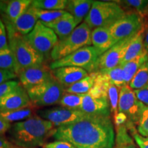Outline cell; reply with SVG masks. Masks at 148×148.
Wrapping results in <instances>:
<instances>
[{
  "instance_id": "cell-1",
  "label": "cell",
  "mask_w": 148,
  "mask_h": 148,
  "mask_svg": "<svg viewBox=\"0 0 148 148\" xmlns=\"http://www.w3.org/2000/svg\"><path fill=\"white\" fill-rule=\"evenodd\" d=\"M52 136L75 148H114L115 134L110 116L85 114L55 129Z\"/></svg>"
},
{
  "instance_id": "cell-2",
  "label": "cell",
  "mask_w": 148,
  "mask_h": 148,
  "mask_svg": "<svg viewBox=\"0 0 148 148\" xmlns=\"http://www.w3.org/2000/svg\"><path fill=\"white\" fill-rule=\"evenodd\" d=\"M55 126L39 116L16 122L8 130L9 140L20 148H36L43 146L49 136H52Z\"/></svg>"
},
{
  "instance_id": "cell-3",
  "label": "cell",
  "mask_w": 148,
  "mask_h": 148,
  "mask_svg": "<svg viewBox=\"0 0 148 148\" xmlns=\"http://www.w3.org/2000/svg\"><path fill=\"white\" fill-rule=\"evenodd\" d=\"M8 47L13 53L16 64V74L22 70L37 64H43L45 56L40 54L25 40L23 36L10 27H5Z\"/></svg>"
},
{
  "instance_id": "cell-4",
  "label": "cell",
  "mask_w": 148,
  "mask_h": 148,
  "mask_svg": "<svg viewBox=\"0 0 148 148\" xmlns=\"http://www.w3.org/2000/svg\"><path fill=\"white\" fill-rule=\"evenodd\" d=\"M91 29L85 22L80 23L64 39L59 40L50 53L53 61L60 60L81 48L90 46Z\"/></svg>"
},
{
  "instance_id": "cell-5",
  "label": "cell",
  "mask_w": 148,
  "mask_h": 148,
  "mask_svg": "<svg viewBox=\"0 0 148 148\" xmlns=\"http://www.w3.org/2000/svg\"><path fill=\"white\" fill-rule=\"evenodd\" d=\"M125 14L123 9L114 1H93L84 22L90 29L110 27Z\"/></svg>"
},
{
  "instance_id": "cell-6",
  "label": "cell",
  "mask_w": 148,
  "mask_h": 148,
  "mask_svg": "<svg viewBox=\"0 0 148 148\" xmlns=\"http://www.w3.org/2000/svg\"><path fill=\"white\" fill-rule=\"evenodd\" d=\"M31 102L34 106L44 107L59 103L64 93V88L54 77L27 90Z\"/></svg>"
},
{
  "instance_id": "cell-7",
  "label": "cell",
  "mask_w": 148,
  "mask_h": 148,
  "mask_svg": "<svg viewBox=\"0 0 148 148\" xmlns=\"http://www.w3.org/2000/svg\"><path fill=\"white\" fill-rule=\"evenodd\" d=\"M99 56H100L95 47L86 46L63 58L52 61L49 68L53 70L63 66H75L82 68L88 73H91L96 71L97 62Z\"/></svg>"
},
{
  "instance_id": "cell-8",
  "label": "cell",
  "mask_w": 148,
  "mask_h": 148,
  "mask_svg": "<svg viewBox=\"0 0 148 148\" xmlns=\"http://www.w3.org/2000/svg\"><path fill=\"white\" fill-rule=\"evenodd\" d=\"M23 37L35 50L44 56L51 53L59 40L58 36L52 29L39 20L32 32Z\"/></svg>"
},
{
  "instance_id": "cell-9",
  "label": "cell",
  "mask_w": 148,
  "mask_h": 148,
  "mask_svg": "<svg viewBox=\"0 0 148 148\" xmlns=\"http://www.w3.org/2000/svg\"><path fill=\"white\" fill-rule=\"evenodd\" d=\"M145 105L139 101L132 88L128 84L120 88L118 112L126 114L129 122L137 123L140 112Z\"/></svg>"
},
{
  "instance_id": "cell-10",
  "label": "cell",
  "mask_w": 148,
  "mask_h": 148,
  "mask_svg": "<svg viewBox=\"0 0 148 148\" xmlns=\"http://www.w3.org/2000/svg\"><path fill=\"white\" fill-rule=\"evenodd\" d=\"M144 27L140 14L135 12L125 16L109 27L110 32L116 42L134 36Z\"/></svg>"
},
{
  "instance_id": "cell-11",
  "label": "cell",
  "mask_w": 148,
  "mask_h": 148,
  "mask_svg": "<svg viewBox=\"0 0 148 148\" xmlns=\"http://www.w3.org/2000/svg\"><path fill=\"white\" fill-rule=\"evenodd\" d=\"M133 37L134 36L120 40L101 54L98 58L96 71H107L120 65Z\"/></svg>"
},
{
  "instance_id": "cell-12",
  "label": "cell",
  "mask_w": 148,
  "mask_h": 148,
  "mask_svg": "<svg viewBox=\"0 0 148 148\" xmlns=\"http://www.w3.org/2000/svg\"><path fill=\"white\" fill-rule=\"evenodd\" d=\"M38 114L42 119L49 121L58 127L76 121L86 114L80 110L57 107L40 110L38 111Z\"/></svg>"
},
{
  "instance_id": "cell-13",
  "label": "cell",
  "mask_w": 148,
  "mask_h": 148,
  "mask_svg": "<svg viewBox=\"0 0 148 148\" xmlns=\"http://www.w3.org/2000/svg\"><path fill=\"white\" fill-rule=\"evenodd\" d=\"M18 76L21 84L27 90L46 82L53 75L50 68L41 64L22 70L18 73Z\"/></svg>"
},
{
  "instance_id": "cell-14",
  "label": "cell",
  "mask_w": 148,
  "mask_h": 148,
  "mask_svg": "<svg viewBox=\"0 0 148 148\" xmlns=\"http://www.w3.org/2000/svg\"><path fill=\"white\" fill-rule=\"evenodd\" d=\"M28 94L25 88L19 84L0 99V110H14L31 106Z\"/></svg>"
},
{
  "instance_id": "cell-15",
  "label": "cell",
  "mask_w": 148,
  "mask_h": 148,
  "mask_svg": "<svg viewBox=\"0 0 148 148\" xmlns=\"http://www.w3.org/2000/svg\"><path fill=\"white\" fill-rule=\"evenodd\" d=\"M79 110L84 113L92 115L110 116V113L108 98L94 97L88 92L84 95Z\"/></svg>"
},
{
  "instance_id": "cell-16",
  "label": "cell",
  "mask_w": 148,
  "mask_h": 148,
  "mask_svg": "<svg viewBox=\"0 0 148 148\" xmlns=\"http://www.w3.org/2000/svg\"><path fill=\"white\" fill-rule=\"evenodd\" d=\"M53 77L66 88L89 75L86 70L75 66H63L52 70Z\"/></svg>"
},
{
  "instance_id": "cell-17",
  "label": "cell",
  "mask_w": 148,
  "mask_h": 148,
  "mask_svg": "<svg viewBox=\"0 0 148 148\" xmlns=\"http://www.w3.org/2000/svg\"><path fill=\"white\" fill-rule=\"evenodd\" d=\"M38 21L35 8L31 5L14 23L3 22V23L5 27H10L18 34L25 36L32 32Z\"/></svg>"
},
{
  "instance_id": "cell-18",
  "label": "cell",
  "mask_w": 148,
  "mask_h": 148,
  "mask_svg": "<svg viewBox=\"0 0 148 148\" xmlns=\"http://www.w3.org/2000/svg\"><path fill=\"white\" fill-rule=\"evenodd\" d=\"M91 41L92 47L95 48L99 56L117 42L111 34L109 27H99L94 29L91 32Z\"/></svg>"
},
{
  "instance_id": "cell-19",
  "label": "cell",
  "mask_w": 148,
  "mask_h": 148,
  "mask_svg": "<svg viewBox=\"0 0 148 148\" xmlns=\"http://www.w3.org/2000/svg\"><path fill=\"white\" fill-rule=\"evenodd\" d=\"M43 24L52 29L58 36L59 40L64 39L66 36H69L79 25L76 20L73 18V16L69 12L58 19L55 20L54 21Z\"/></svg>"
},
{
  "instance_id": "cell-20",
  "label": "cell",
  "mask_w": 148,
  "mask_h": 148,
  "mask_svg": "<svg viewBox=\"0 0 148 148\" xmlns=\"http://www.w3.org/2000/svg\"><path fill=\"white\" fill-rule=\"evenodd\" d=\"M32 0H12L8 1L5 12L2 15L3 22L14 23L32 5Z\"/></svg>"
},
{
  "instance_id": "cell-21",
  "label": "cell",
  "mask_w": 148,
  "mask_h": 148,
  "mask_svg": "<svg viewBox=\"0 0 148 148\" xmlns=\"http://www.w3.org/2000/svg\"><path fill=\"white\" fill-rule=\"evenodd\" d=\"M92 3V0H70L68 1L65 10L80 24L88 15Z\"/></svg>"
},
{
  "instance_id": "cell-22",
  "label": "cell",
  "mask_w": 148,
  "mask_h": 148,
  "mask_svg": "<svg viewBox=\"0 0 148 148\" xmlns=\"http://www.w3.org/2000/svg\"><path fill=\"white\" fill-rule=\"evenodd\" d=\"M144 30L145 27H143L136 35H134L125 52V54L121 61V64H123L128 61L132 60L141 54L144 51Z\"/></svg>"
},
{
  "instance_id": "cell-23",
  "label": "cell",
  "mask_w": 148,
  "mask_h": 148,
  "mask_svg": "<svg viewBox=\"0 0 148 148\" xmlns=\"http://www.w3.org/2000/svg\"><path fill=\"white\" fill-rule=\"evenodd\" d=\"M148 62V52L146 50L143 51L141 54L132 60L121 64L123 71V77L125 84H129L130 82L132 80L133 77L138 71V70L141 67V66L145 62Z\"/></svg>"
},
{
  "instance_id": "cell-24",
  "label": "cell",
  "mask_w": 148,
  "mask_h": 148,
  "mask_svg": "<svg viewBox=\"0 0 148 148\" xmlns=\"http://www.w3.org/2000/svg\"><path fill=\"white\" fill-rule=\"evenodd\" d=\"M34 106L32 104L27 108L14 110H0V118L8 123H16L34 116Z\"/></svg>"
},
{
  "instance_id": "cell-25",
  "label": "cell",
  "mask_w": 148,
  "mask_h": 148,
  "mask_svg": "<svg viewBox=\"0 0 148 148\" xmlns=\"http://www.w3.org/2000/svg\"><path fill=\"white\" fill-rule=\"evenodd\" d=\"M95 73L93 72L90 73L88 76L75 82L69 87L64 88V92H68V93L84 95V94L88 93L93 86L95 84Z\"/></svg>"
},
{
  "instance_id": "cell-26",
  "label": "cell",
  "mask_w": 148,
  "mask_h": 148,
  "mask_svg": "<svg viewBox=\"0 0 148 148\" xmlns=\"http://www.w3.org/2000/svg\"><path fill=\"white\" fill-rule=\"evenodd\" d=\"M68 0H34L33 8L45 10H65Z\"/></svg>"
},
{
  "instance_id": "cell-27",
  "label": "cell",
  "mask_w": 148,
  "mask_h": 148,
  "mask_svg": "<svg viewBox=\"0 0 148 148\" xmlns=\"http://www.w3.org/2000/svg\"><path fill=\"white\" fill-rule=\"evenodd\" d=\"M0 69L10 71L16 74L15 59L8 46L0 49Z\"/></svg>"
},
{
  "instance_id": "cell-28",
  "label": "cell",
  "mask_w": 148,
  "mask_h": 148,
  "mask_svg": "<svg viewBox=\"0 0 148 148\" xmlns=\"http://www.w3.org/2000/svg\"><path fill=\"white\" fill-rule=\"evenodd\" d=\"M101 73L104 77L108 79L109 82L111 84L115 85V86L121 88L122 86L126 85L123 77V71L122 69V66L120 65L116 66V67L111 69L107 71H97Z\"/></svg>"
},
{
  "instance_id": "cell-29",
  "label": "cell",
  "mask_w": 148,
  "mask_h": 148,
  "mask_svg": "<svg viewBox=\"0 0 148 148\" xmlns=\"http://www.w3.org/2000/svg\"><path fill=\"white\" fill-rule=\"evenodd\" d=\"M148 84V62H145L138 70L132 80L129 83V86L133 90H138L143 88Z\"/></svg>"
},
{
  "instance_id": "cell-30",
  "label": "cell",
  "mask_w": 148,
  "mask_h": 148,
  "mask_svg": "<svg viewBox=\"0 0 148 148\" xmlns=\"http://www.w3.org/2000/svg\"><path fill=\"white\" fill-rule=\"evenodd\" d=\"M115 137V147L114 148H136V145L127 132L125 125L116 127Z\"/></svg>"
},
{
  "instance_id": "cell-31",
  "label": "cell",
  "mask_w": 148,
  "mask_h": 148,
  "mask_svg": "<svg viewBox=\"0 0 148 148\" xmlns=\"http://www.w3.org/2000/svg\"><path fill=\"white\" fill-rule=\"evenodd\" d=\"M84 95L65 92L59 101V104L64 108L79 110L82 105Z\"/></svg>"
},
{
  "instance_id": "cell-32",
  "label": "cell",
  "mask_w": 148,
  "mask_h": 148,
  "mask_svg": "<svg viewBox=\"0 0 148 148\" xmlns=\"http://www.w3.org/2000/svg\"><path fill=\"white\" fill-rule=\"evenodd\" d=\"M35 12L38 20L43 23H51L67 13L66 10H45L35 8Z\"/></svg>"
},
{
  "instance_id": "cell-33",
  "label": "cell",
  "mask_w": 148,
  "mask_h": 148,
  "mask_svg": "<svg viewBox=\"0 0 148 148\" xmlns=\"http://www.w3.org/2000/svg\"><path fill=\"white\" fill-rule=\"evenodd\" d=\"M120 88L115 85L109 82L107 88V96L110 106V112L113 114L118 113V103H119Z\"/></svg>"
},
{
  "instance_id": "cell-34",
  "label": "cell",
  "mask_w": 148,
  "mask_h": 148,
  "mask_svg": "<svg viewBox=\"0 0 148 148\" xmlns=\"http://www.w3.org/2000/svg\"><path fill=\"white\" fill-rule=\"evenodd\" d=\"M137 124L139 134L146 137L148 134V106H145L140 112Z\"/></svg>"
},
{
  "instance_id": "cell-35",
  "label": "cell",
  "mask_w": 148,
  "mask_h": 148,
  "mask_svg": "<svg viewBox=\"0 0 148 148\" xmlns=\"http://www.w3.org/2000/svg\"><path fill=\"white\" fill-rule=\"evenodd\" d=\"M126 127L130 130L131 134H132L133 138H134L136 143H137L138 147L140 148H148V137H145V136H143L138 134L136 132L134 124L132 123L127 121Z\"/></svg>"
},
{
  "instance_id": "cell-36",
  "label": "cell",
  "mask_w": 148,
  "mask_h": 148,
  "mask_svg": "<svg viewBox=\"0 0 148 148\" xmlns=\"http://www.w3.org/2000/svg\"><path fill=\"white\" fill-rule=\"evenodd\" d=\"M123 4L136 9L138 12H143L147 10L148 8V1L145 0H126L119 1Z\"/></svg>"
},
{
  "instance_id": "cell-37",
  "label": "cell",
  "mask_w": 148,
  "mask_h": 148,
  "mask_svg": "<svg viewBox=\"0 0 148 148\" xmlns=\"http://www.w3.org/2000/svg\"><path fill=\"white\" fill-rule=\"evenodd\" d=\"M20 84V82L17 80H10L0 84V99L14 89Z\"/></svg>"
},
{
  "instance_id": "cell-38",
  "label": "cell",
  "mask_w": 148,
  "mask_h": 148,
  "mask_svg": "<svg viewBox=\"0 0 148 148\" xmlns=\"http://www.w3.org/2000/svg\"><path fill=\"white\" fill-rule=\"evenodd\" d=\"M8 46V34L5 26L2 20L0 18V49Z\"/></svg>"
},
{
  "instance_id": "cell-39",
  "label": "cell",
  "mask_w": 148,
  "mask_h": 148,
  "mask_svg": "<svg viewBox=\"0 0 148 148\" xmlns=\"http://www.w3.org/2000/svg\"><path fill=\"white\" fill-rule=\"evenodd\" d=\"M134 91L139 101L145 106H148V84L140 89L134 90Z\"/></svg>"
},
{
  "instance_id": "cell-40",
  "label": "cell",
  "mask_w": 148,
  "mask_h": 148,
  "mask_svg": "<svg viewBox=\"0 0 148 148\" xmlns=\"http://www.w3.org/2000/svg\"><path fill=\"white\" fill-rule=\"evenodd\" d=\"M43 148H75L71 144L62 140H55L50 143H45L42 146Z\"/></svg>"
},
{
  "instance_id": "cell-41",
  "label": "cell",
  "mask_w": 148,
  "mask_h": 148,
  "mask_svg": "<svg viewBox=\"0 0 148 148\" xmlns=\"http://www.w3.org/2000/svg\"><path fill=\"white\" fill-rule=\"evenodd\" d=\"M18 75L16 73L10 71L0 69V84L8 82L10 80H13L17 77Z\"/></svg>"
},
{
  "instance_id": "cell-42",
  "label": "cell",
  "mask_w": 148,
  "mask_h": 148,
  "mask_svg": "<svg viewBox=\"0 0 148 148\" xmlns=\"http://www.w3.org/2000/svg\"><path fill=\"white\" fill-rule=\"evenodd\" d=\"M127 121H128L127 116L123 112H118V113L114 115V123L116 127L124 125L125 123H127Z\"/></svg>"
},
{
  "instance_id": "cell-43",
  "label": "cell",
  "mask_w": 148,
  "mask_h": 148,
  "mask_svg": "<svg viewBox=\"0 0 148 148\" xmlns=\"http://www.w3.org/2000/svg\"><path fill=\"white\" fill-rule=\"evenodd\" d=\"M0 148H20L11 143L4 135H0Z\"/></svg>"
},
{
  "instance_id": "cell-44",
  "label": "cell",
  "mask_w": 148,
  "mask_h": 148,
  "mask_svg": "<svg viewBox=\"0 0 148 148\" xmlns=\"http://www.w3.org/2000/svg\"><path fill=\"white\" fill-rule=\"evenodd\" d=\"M12 124L0 118V135H4L5 132H8Z\"/></svg>"
},
{
  "instance_id": "cell-45",
  "label": "cell",
  "mask_w": 148,
  "mask_h": 148,
  "mask_svg": "<svg viewBox=\"0 0 148 148\" xmlns=\"http://www.w3.org/2000/svg\"><path fill=\"white\" fill-rule=\"evenodd\" d=\"M8 1H0V15H3L5 12Z\"/></svg>"
},
{
  "instance_id": "cell-46",
  "label": "cell",
  "mask_w": 148,
  "mask_h": 148,
  "mask_svg": "<svg viewBox=\"0 0 148 148\" xmlns=\"http://www.w3.org/2000/svg\"><path fill=\"white\" fill-rule=\"evenodd\" d=\"M143 45L144 49L148 52V28L147 29V32L144 36V41H143Z\"/></svg>"
},
{
  "instance_id": "cell-47",
  "label": "cell",
  "mask_w": 148,
  "mask_h": 148,
  "mask_svg": "<svg viewBox=\"0 0 148 148\" xmlns=\"http://www.w3.org/2000/svg\"><path fill=\"white\" fill-rule=\"evenodd\" d=\"M146 137H148V134L147 135V136H146Z\"/></svg>"
}]
</instances>
